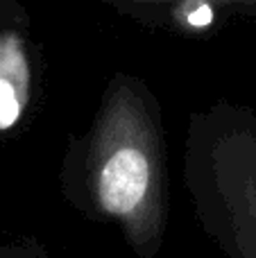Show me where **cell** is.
<instances>
[{"instance_id": "cell-1", "label": "cell", "mask_w": 256, "mask_h": 258, "mask_svg": "<svg viewBox=\"0 0 256 258\" xmlns=\"http://www.w3.org/2000/svg\"><path fill=\"white\" fill-rule=\"evenodd\" d=\"M59 190L77 213L116 229L136 258L161 254L170 220L166 134L139 82L107 89L89 132L63 154Z\"/></svg>"}, {"instance_id": "cell-2", "label": "cell", "mask_w": 256, "mask_h": 258, "mask_svg": "<svg viewBox=\"0 0 256 258\" xmlns=\"http://www.w3.org/2000/svg\"><path fill=\"white\" fill-rule=\"evenodd\" d=\"M184 186L198 229L225 258H256V120H198L184 147Z\"/></svg>"}, {"instance_id": "cell-3", "label": "cell", "mask_w": 256, "mask_h": 258, "mask_svg": "<svg viewBox=\"0 0 256 258\" xmlns=\"http://www.w3.org/2000/svg\"><path fill=\"white\" fill-rule=\"evenodd\" d=\"M32 98V66L16 32L0 34V134L23 120Z\"/></svg>"}, {"instance_id": "cell-4", "label": "cell", "mask_w": 256, "mask_h": 258, "mask_svg": "<svg viewBox=\"0 0 256 258\" xmlns=\"http://www.w3.org/2000/svg\"><path fill=\"white\" fill-rule=\"evenodd\" d=\"M0 258H50V254L36 242L0 245Z\"/></svg>"}, {"instance_id": "cell-5", "label": "cell", "mask_w": 256, "mask_h": 258, "mask_svg": "<svg viewBox=\"0 0 256 258\" xmlns=\"http://www.w3.org/2000/svg\"><path fill=\"white\" fill-rule=\"evenodd\" d=\"M181 3H190V0H181ZM218 3H256V0H218Z\"/></svg>"}]
</instances>
